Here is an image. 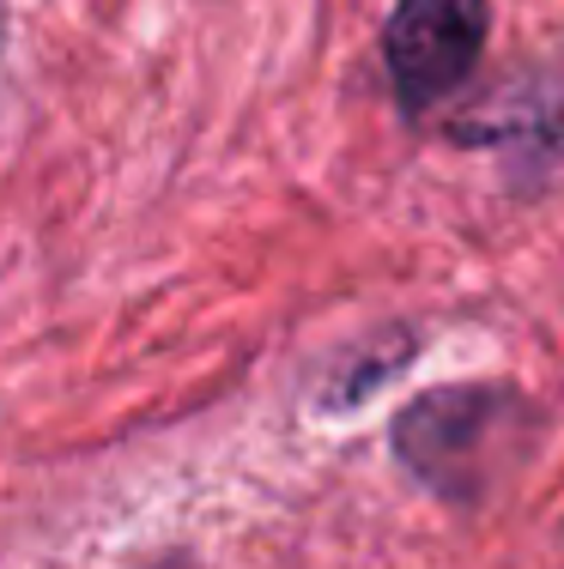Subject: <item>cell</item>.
Masks as SVG:
<instances>
[{"mask_svg": "<svg viewBox=\"0 0 564 569\" xmlns=\"http://www.w3.org/2000/svg\"><path fill=\"white\" fill-rule=\"evenodd\" d=\"M455 146H498L516 188H564V43L509 67L449 121Z\"/></svg>", "mask_w": 564, "mask_h": 569, "instance_id": "cell-2", "label": "cell"}, {"mask_svg": "<svg viewBox=\"0 0 564 569\" xmlns=\"http://www.w3.org/2000/svg\"><path fill=\"white\" fill-rule=\"evenodd\" d=\"M534 406L509 388H432L395 418V455L443 503H479L534 442Z\"/></svg>", "mask_w": 564, "mask_h": 569, "instance_id": "cell-1", "label": "cell"}, {"mask_svg": "<svg viewBox=\"0 0 564 569\" xmlns=\"http://www.w3.org/2000/svg\"><path fill=\"white\" fill-rule=\"evenodd\" d=\"M492 0H400L383 24V67L413 121H432L486 61Z\"/></svg>", "mask_w": 564, "mask_h": 569, "instance_id": "cell-3", "label": "cell"}]
</instances>
